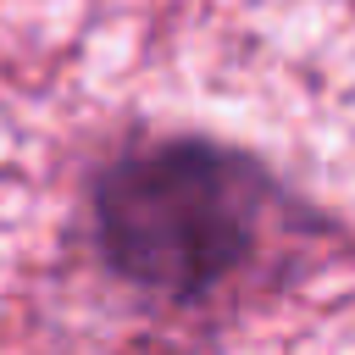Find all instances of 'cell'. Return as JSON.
<instances>
[{"label":"cell","mask_w":355,"mask_h":355,"mask_svg":"<svg viewBox=\"0 0 355 355\" xmlns=\"http://www.w3.org/2000/svg\"><path fill=\"white\" fill-rule=\"evenodd\" d=\"M266 172L205 139H166L105 166L94 189V233L111 272L161 300L222 288L261 244Z\"/></svg>","instance_id":"cell-1"}]
</instances>
